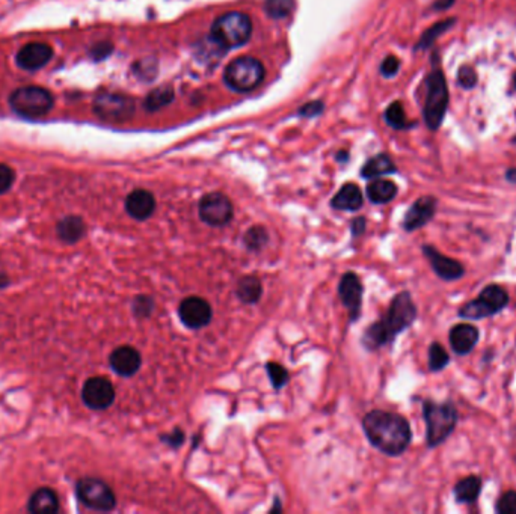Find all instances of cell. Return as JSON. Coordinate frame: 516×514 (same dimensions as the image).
I'll list each match as a JSON object with an SVG mask.
<instances>
[{
  "label": "cell",
  "instance_id": "cell-8",
  "mask_svg": "<svg viewBox=\"0 0 516 514\" xmlns=\"http://www.w3.org/2000/svg\"><path fill=\"white\" fill-rule=\"evenodd\" d=\"M509 305V293L503 287L491 283L483 288L478 297L468 302L459 311V317L465 320H480L497 316Z\"/></svg>",
  "mask_w": 516,
  "mask_h": 514
},
{
  "label": "cell",
  "instance_id": "cell-34",
  "mask_svg": "<svg viewBox=\"0 0 516 514\" xmlns=\"http://www.w3.org/2000/svg\"><path fill=\"white\" fill-rule=\"evenodd\" d=\"M266 371H267L269 380L272 383V387H274V389L278 391L281 388H284L286 384L288 383L290 374H288L287 368H284L283 365H279L276 362H267L266 364Z\"/></svg>",
  "mask_w": 516,
  "mask_h": 514
},
{
  "label": "cell",
  "instance_id": "cell-24",
  "mask_svg": "<svg viewBox=\"0 0 516 514\" xmlns=\"http://www.w3.org/2000/svg\"><path fill=\"white\" fill-rule=\"evenodd\" d=\"M456 24V18L455 17H448V18H444V20H439L437 23H433L430 27H428L421 35L419 41H416V44L414 45V50L415 52H423V50H429L430 47H433V44L438 41V38L441 35H444L446 32H448L450 29H453Z\"/></svg>",
  "mask_w": 516,
  "mask_h": 514
},
{
  "label": "cell",
  "instance_id": "cell-27",
  "mask_svg": "<svg viewBox=\"0 0 516 514\" xmlns=\"http://www.w3.org/2000/svg\"><path fill=\"white\" fill-rule=\"evenodd\" d=\"M263 295V286L261 281L256 274H248L239 279L237 286H235V296L247 305H256L257 302L261 299Z\"/></svg>",
  "mask_w": 516,
  "mask_h": 514
},
{
  "label": "cell",
  "instance_id": "cell-5",
  "mask_svg": "<svg viewBox=\"0 0 516 514\" xmlns=\"http://www.w3.org/2000/svg\"><path fill=\"white\" fill-rule=\"evenodd\" d=\"M252 35V22L243 13H226L217 17L212 26V41L222 50L242 47Z\"/></svg>",
  "mask_w": 516,
  "mask_h": 514
},
{
  "label": "cell",
  "instance_id": "cell-28",
  "mask_svg": "<svg viewBox=\"0 0 516 514\" xmlns=\"http://www.w3.org/2000/svg\"><path fill=\"white\" fill-rule=\"evenodd\" d=\"M483 481L477 475H469L462 478L455 485V498L459 504H473L480 497Z\"/></svg>",
  "mask_w": 516,
  "mask_h": 514
},
{
  "label": "cell",
  "instance_id": "cell-1",
  "mask_svg": "<svg viewBox=\"0 0 516 514\" xmlns=\"http://www.w3.org/2000/svg\"><path fill=\"white\" fill-rule=\"evenodd\" d=\"M362 428L371 445L391 457L403 454L412 440L409 422L393 412H368L362 419Z\"/></svg>",
  "mask_w": 516,
  "mask_h": 514
},
{
  "label": "cell",
  "instance_id": "cell-10",
  "mask_svg": "<svg viewBox=\"0 0 516 514\" xmlns=\"http://www.w3.org/2000/svg\"><path fill=\"white\" fill-rule=\"evenodd\" d=\"M76 494L85 507L95 511H111L116 507L114 490L100 478L86 476L76 484Z\"/></svg>",
  "mask_w": 516,
  "mask_h": 514
},
{
  "label": "cell",
  "instance_id": "cell-19",
  "mask_svg": "<svg viewBox=\"0 0 516 514\" xmlns=\"http://www.w3.org/2000/svg\"><path fill=\"white\" fill-rule=\"evenodd\" d=\"M156 210V198L148 190L136 189L125 198L127 215L136 220H147Z\"/></svg>",
  "mask_w": 516,
  "mask_h": 514
},
{
  "label": "cell",
  "instance_id": "cell-33",
  "mask_svg": "<svg viewBox=\"0 0 516 514\" xmlns=\"http://www.w3.org/2000/svg\"><path fill=\"white\" fill-rule=\"evenodd\" d=\"M450 364L448 353L439 343H432L429 347V370L437 373Z\"/></svg>",
  "mask_w": 516,
  "mask_h": 514
},
{
  "label": "cell",
  "instance_id": "cell-35",
  "mask_svg": "<svg viewBox=\"0 0 516 514\" xmlns=\"http://www.w3.org/2000/svg\"><path fill=\"white\" fill-rule=\"evenodd\" d=\"M133 316L139 320L148 318L154 311V299L151 296H136L132 304Z\"/></svg>",
  "mask_w": 516,
  "mask_h": 514
},
{
  "label": "cell",
  "instance_id": "cell-37",
  "mask_svg": "<svg viewBox=\"0 0 516 514\" xmlns=\"http://www.w3.org/2000/svg\"><path fill=\"white\" fill-rule=\"evenodd\" d=\"M133 71L136 77H139L141 80L150 81L157 75V63L154 59H145V61H138L134 63Z\"/></svg>",
  "mask_w": 516,
  "mask_h": 514
},
{
  "label": "cell",
  "instance_id": "cell-42",
  "mask_svg": "<svg viewBox=\"0 0 516 514\" xmlns=\"http://www.w3.org/2000/svg\"><path fill=\"white\" fill-rule=\"evenodd\" d=\"M160 440L163 444H166L171 448H180L185 442V433L180 428H175L168 435H162Z\"/></svg>",
  "mask_w": 516,
  "mask_h": 514
},
{
  "label": "cell",
  "instance_id": "cell-47",
  "mask_svg": "<svg viewBox=\"0 0 516 514\" xmlns=\"http://www.w3.org/2000/svg\"><path fill=\"white\" fill-rule=\"evenodd\" d=\"M9 283H11V279H9L5 273H0V290L9 287Z\"/></svg>",
  "mask_w": 516,
  "mask_h": 514
},
{
  "label": "cell",
  "instance_id": "cell-39",
  "mask_svg": "<svg viewBox=\"0 0 516 514\" xmlns=\"http://www.w3.org/2000/svg\"><path fill=\"white\" fill-rule=\"evenodd\" d=\"M14 181H15L14 169L9 168L5 163H0V195H3L6 192L11 190Z\"/></svg>",
  "mask_w": 516,
  "mask_h": 514
},
{
  "label": "cell",
  "instance_id": "cell-29",
  "mask_svg": "<svg viewBox=\"0 0 516 514\" xmlns=\"http://www.w3.org/2000/svg\"><path fill=\"white\" fill-rule=\"evenodd\" d=\"M175 98L174 88L171 86H162L153 89L151 93L147 95L143 102V107L148 112H157V110L169 106Z\"/></svg>",
  "mask_w": 516,
  "mask_h": 514
},
{
  "label": "cell",
  "instance_id": "cell-4",
  "mask_svg": "<svg viewBox=\"0 0 516 514\" xmlns=\"http://www.w3.org/2000/svg\"><path fill=\"white\" fill-rule=\"evenodd\" d=\"M423 416L425 422V439L429 448H437L446 442L458 424V410L451 401H423Z\"/></svg>",
  "mask_w": 516,
  "mask_h": 514
},
{
  "label": "cell",
  "instance_id": "cell-44",
  "mask_svg": "<svg viewBox=\"0 0 516 514\" xmlns=\"http://www.w3.org/2000/svg\"><path fill=\"white\" fill-rule=\"evenodd\" d=\"M366 228H367V220L366 217H355L352 220V225H350V231H352V235L353 237H359L366 233Z\"/></svg>",
  "mask_w": 516,
  "mask_h": 514
},
{
  "label": "cell",
  "instance_id": "cell-32",
  "mask_svg": "<svg viewBox=\"0 0 516 514\" xmlns=\"http://www.w3.org/2000/svg\"><path fill=\"white\" fill-rule=\"evenodd\" d=\"M295 9V0H266L265 2V11L270 18H284L293 13Z\"/></svg>",
  "mask_w": 516,
  "mask_h": 514
},
{
  "label": "cell",
  "instance_id": "cell-41",
  "mask_svg": "<svg viewBox=\"0 0 516 514\" xmlns=\"http://www.w3.org/2000/svg\"><path fill=\"white\" fill-rule=\"evenodd\" d=\"M380 75L384 77H394L398 70H400V59L394 54H388V56L380 63Z\"/></svg>",
  "mask_w": 516,
  "mask_h": 514
},
{
  "label": "cell",
  "instance_id": "cell-48",
  "mask_svg": "<svg viewBox=\"0 0 516 514\" xmlns=\"http://www.w3.org/2000/svg\"><path fill=\"white\" fill-rule=\"evenodd\" d=\"M512 86H513V89L516 91V72H515L513 77H512Z\"/></svg>",
  "mask_w": 516,
  "mask_h": 514
},
{
  "label": "cell",
  "instance_id": "cell-31",
  "mask_svg": "<svg viewBox=\"0 0 516 514\" xmlns=\"http://www.w3.org/2000/svg\"><path fill=\"white\" fill-rule=\"evenodd\" d=\"M384 118L386 124L394 128V130H407V128L414 125L409 123V119H407L403 104L400 102H393L389 104L385 110Z\"/></svg>",
  "mask_w": 516,
  "mask_h": 514
},
{
  "label": "cell",
  "instance_id": "cell-6",
  "mask_svg": "<svg viewBox=\"0 0 516 514\" xmlns=\"http://www.w3.org/2000/svg\"><path fill=\"white\" fill-rule=\"evenodd\" d=\"M266 70L263 63L252 56H240L231 61L224 71V84L234 93H251L265 80Z\"/></svg>",
  "mask_w": 516,
  "mask_h": 514
},
{
  "label": "cell",
  "instance_id": "cell-14",
  "mask_svg": "<svg viewBox=\"0 0 516 514\" xmlns=\"http://www.w3.org/2000/svg\"><path fill=\"white\" fill-rule=\"evenodd\" d=\"M362 295H364V287H362L358 274L353 272L344 273L338 283V296L341 299V304L349 312L350 323H355L361 316Z\"/></svg>",
  "mask_w": 516,
  "mask_h": 514
},
{
  "label": "cell",
  "instance_id": "cell-11",
  "mask_svg": "<svg viewBox=\"0 0 516 514\" xmlns=\"http://www.w3.org/2000/svg\"><path fill=\"white\" fill-rule=\"evenodd\" d=\"M198 213L203 222L208 226L221 228L231 222L234 208L228 196L219 194V192H213V194L204 195L199 201Z\"/></svg>",
  "mask_w": 516,
  "mask_h": 514
},
{
  "label": "cell",
  "instance_id": "cell-18",
  "mask_svg": "<svg viewBox=\"0 0 516 514\" xmlns=\"http://www.w3.org/2000/svg\"><path fill=\"white\" fill-rule=\"evenodd\" d=\"M109 364H111V368L118 375H121V377H132V375L141 370L142 357L136 348L130 345H121L111 353Z\"/></svg>",
  "mask_w": 516,
  "mask_h": 514
},
{
  "label": "cell",
  "instance_id": "cell-26",
  "mask_svg": "<svg viewBox=\"0 0 516 514\" xmlns=\"http://www.w3.org/2000/svg\"><path fill=\"white\" fill-rule=\"evenodd\" d=\"M397 186L396 182L389 181V180H382V178H375L367 186V198L371 204L376 205H382L388 204L397 196Z\"/></svg>",
  "mask_w": 516,
  "mask_h": 514
},
{
  "label": "cell",
  "instance_id": "cell-25",
  "mask_svg": "<svg viewBox=\"0 0 516 514\" xmlns=\"http://www.w3.org/2000/svg\"><path fill=\"white\" fill-rule=\"evenodd\" d=\"M396 172L397 166L394 164L393 159L389 157L388 154H377L364 163V166L361 168V177L367 180H375Z\"/></svg>",
  "mask_w": 516,
  "mask_h": 514
},
{
  "label": "cell",
  "instance_id": "cell-9",
  "mask_svg": "<svg viewBox=\"0 0 516 514\" xmlns=\"http://www.w3.org/2000/svg\"><path fill=\"white\" fill-rule=\"evenodd\" d=\"M94 114L107 123H125L133 118L136 103L125 94L103 91L94 98Z\"/></svg>",
  "mask_w": 516,
  "mask_h": 514
},
{
  "label": "cell",
  "instance_id": "cell-46",
  "mask_svg": "<svg viewBox=\"0 0 516 514\" xmlns=\"http://www.w3.org/2000/svg\"><path fill=\"white\" fill-rule=\"evenodd\" d=\"M506 180L510 182V185H516V168H509L506 171Z\"/></svg>",
  "mask_w": 516,
  "mask_h": 514
},
{
  "label": "cell",
  "instance_id": "cell-22",
  "mask_svg": "<svg viewBox=\"0 0 516 514\" xmlns=\"http://www.w3.org/2000/svg\"><path fill=\"white\" fill-rule=\"evenodd\" d=\"M27 510L36 514H54L59 510V498L54 490L41 488L32 493Z\"/></svg>",
  "mask_w": 516,
  "mask_h": 514
},
{
  "label": "cell",
  "instance_id": "cell-40",
  "mask_svg": "<svg viewBox=\"0 0 516 514\" xmlns=\"http://www.w3.org/2000/svg\"><path fill=\"white\" fill-rule=\"evenodd\" d=\"M112 52H114V45L109 41H102V42H97L95 45L91 47L89 56L93 61L100 62V61H104L106 58L111 56Z\"/></svg>",
  "mask_w": 516,
  "mask_h": 514
},
{
  "label": "cell",
  "instance_id": "cell-12",
  "mask_svg": "<svg viewBox=\"0 0 516 514\" xmlns=\"http://www.w3.org/2000/svg\"><path fill=\"white\" fill-rule=\"evenodd\" d=\"M81 400L93 410H104L115 401V388L106 377H91L81 388Z\"/></svg>",
  "mask_w": 516,
  "mask_h": 514
},
{
  "label": "cell",
  "instance_id": "cell-15",
  "mask_svg": "<svg viewBox=\"0 0 516 514\" xmlns=\"http://www.w3.org/2000/svg\"><path fill=\"white\" fill-rule=\"evenodd\" d=\"M423 254L428 261L430 263V267L437 273V277L442 281H458L465 274V267L458 260H453L450 256L441 254L437 247L430 244L423 246Z\"/></svg>",
  "mask_w": 516,
  "mask_h": 514
},
{
  "label": "cell",
  "instance_id": "cell-45",
  "mask_svg": "<svg viewBox=\"0 0 516 514\" xmlns=\"http://www.w3.org/2000/svg\"><path fill=\"white\" fill-rule=\"evenodd\" d=\"M456 5V0H435L432 3V11L435 13H444L448 11L453 6Z\"/></svg>",
  "mask_w": 516,
  "mask_h": 514
},
{
  "label": "cell",
  "instance_id": "cell-38",
  "mask_svg": "<svg viewBox=\"0 0 516 514\" xmlns=\"http://www.w3.org/2000/svg\"><path fill=\"white\" fill-rule=\"evenodd\" d=\"M495 511L498 514H516V492L510 490L504 493L503 497L497 501Z\"/></svg>",
  "mask_w": 516,
  "mask_h": 514
},
{
  "label": "cell",
  "instance_id": "cell-21",
  "mask_svg": "<svg viewBox=\"0 0 516 514\" xmlns=\"http://www.w3.org/2000/svg\"><path fill=\"white\" fill-rule=\"evenodd\" d=\"M362 205H364V195L353 182L344 185L331 201V207L340 211H358Z\"/></svg>",
  "mask_w": 516,
  "mask_h": 514
},
{
  "label": "cell",
  "instance_id": "cell-36",
  "mask_svg": "<svg viewBox=\"0 0 516 514\" xmlns=\"http://www.w3.org/2000/svg\"><path fill=\"white\" fill-rule=\"evenodd\" d=\"M456 81L460 88L473 89L478 84V76L473 67L468 65V63H464V65H460L458 68Z\"/></svg>",
  "mask_w": 516,
  "mask_h": 514
},
{
  "label": "cell",
  "instance_id": "cell-16",
  "mask_svg": "<svg viewBox=\"0 0 516 514\" xmlns=\"http://www.w3.org/2000/svg\"><path fill=\"white\" fill-rule=\"evenodd\" d=\"M438 201L433 196H421L406 211L402 226L405 231L414 233L428 225L437 213Z\"/></svg>",
  "mask_w": 516,
  "mask_h": 514
},
{
  "label": "cell",
  "instance_id": "cell-23",
  "mask_svg": "<svg viewBox=\"0 0 516 514\" xmlns=\"http://www.w3.org/2000/svg\"><path fill=\"white\" fill-rule=\"evenodd\" d=\"M56 231H58V237L62 242H65L68 244H75L85 237L86 225L84 222V219H81L80 216H67L62 220H59Z\"/></svg>",
  "mask_w": 516,
  "mask_h": 514
},
{
  "label": "cell",
  "instance_id": "cell-43",
  "mask_svg": "<svg viewBox=\"0 0 516 514\" xmlns=\"http://www.w3.org/2000/svg\"><path fill=\"white\" fill-rule=\"evenodd\" d=\"M323 112V103L319 102V100H314V102H310L304 104L301 109H299V115L306 116V118H314L319 116Z\"/></svg>",
  "mask_w": 516,
  "mask_h": 514
},
{
  "label": "cell",
  "instance_id": "cell-49",
  "mask_svg": "<svg viewBox=\"0 0 516 514\" xmlns=\"http://www.w3.org/2000/svg\"><path fill=\"white\" fill-rule=\"evenodd\" d=\"M513 145H516V134L512 137V141H510Z\"/></svg>",
  "mask_w": 516,
  "mask_h": 514
},
{
  "label": "cell",
  "instance_id": "cell-2",
  "mask_svg": "<svg viewBox=\"0 0 516 514\" xmlns=\"http://www.w3.org/2000/svg\"><path fill=\"white\" fill-rule=\"evenodd\" d=\"M416 318V306L412 300L411 293L402 291L389 304L385 316L370 325L364 335H362V345L367 350L373 352L388 344H393L398 334L411 327Z\"/></svg>",
  "mask_w": 516,
  "mask_h": 514
},
{
  "label": "cell",
  "instance_id": "cell-13",
  "mask_svg": "<svg viewBox=\"0 0 516 514\" xmlns=\"http://www.w3.org/2000/svg\"><path fill=\"white\" fill-rule=\"evenodd\" d=\"M178 317L186 327L198 330L210 325L213 309L203 297L190 296L181 302L178 306Z\"/></svg>",
  "mask_w": 516,
  "mask_h": 514
},
{
  "label": "cell",
  "instance_id": "cell-30",
  "mask_svg": "<svg viewBox=\"0 0 516 514\" xmlns=\"http://www.w3.org/2000/svg\"><path fill=\"white\" fill-rule=\"evenodd\" d=\"M269 243V233L265 226H251L243 235V244L249 252H260Z\"/></svg>",
  "mask_w": 516,
  "mask_h": 514
},
{
  "label": "cell",
  "instance_id": "cell-20",
  "mask_svg": "<svg viewBox=\"0 0 516 514\" xmlns=\"http://www.w3.org/2000/svg\"><path fill=\"white\" fill-rule=\"evenodd\" d=\"M480 339L478 329L469 323H460L451 327L448 341L453 352L459 356H465L474 350Z\"/></svg>",
  "mask_w": 516,
  "mask_h": 514
},
{
  "label": "cell",
  "instance_id": "cell-7",
  "mask_svg": "<svg viewBox=\"0 0 516 514\" xmlns=\"http://www.w3.org/2000/svg\"><path fill=\"white\" fill-rule=\"evenodd\" d=\"M8 102L18 116L35 119L50 112L54 106V97L42 86H22L13 91Z\"/></svg>",
  "mask_w": 516,
  "mask_h": 514
},
{
  "label": "cell",
  "instance_id": "cell-17",
  "mask_svg": "<svg viewBox=\"0 0 516 514\" xmlns=\"http://www.w3.org/2000/svg\"><path fill=\"white\" fill-rule=\"evenodd\" d=\"M53 58V49L45 42H29L18 50L15 62L24 71H38Z\"/></svg>",
  "mask_w": 516,
  "mask_h": 514
},
{
  "label": "cell",
  "instance_id": "cell-3",
  "mask_svg": "<svg viewBox=\"0 0 516 514\" xmlns=\"http://www.w3.org/2000/svg\"><path fill=\"white\" fill-rule=\"evenodd\" d=\"M439 62V53L433 52L432 71L428 75V79H425V100L423 107L424 123L432 132H437L442 125L450 104L447 79Z\"/></svg>",
  "mask_w": 516,
  "mask_h": 514
}]
</instances>
